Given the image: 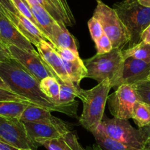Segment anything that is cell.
Returning a JSON list of instances; mask_svg holds the SVG:
<instances>
[{
	"instance_id": "1",
	"label": "cell",
	"mask_w": 150,
	"mask_h": 150,
	"mask_svg": "<svg viewBox=\"0 0 150 150\" xmlns=\"http://www.w3.org/2000/svg\"><path fill=\"white\" fill-rule=\"evenodd\" d=\"M0 77L11 91L27 99L33 105L77 117V101L69 104L54 102L41 91L39 82L13 58L0 63Z\"/></svg>"
},
{
	"instance_id": "2",
	"label": "cell",
	"mask_w": 150,
	"mask_h": 150,
	"mask_svg": "<svg viewBox=\"0 0 150 150\" xmlns=\"http://www.w3.org/2000/svg\"><path fill=\"white\" fill-rule=\"evenodd\" d=\"M111 88L110 82L105 80L93 88L89 90L80 88L78 91L77 97L81 99L83 104L80 123L91 132L96 129L102 122L108 93Z\"/></svg>"
},
{
	"instance_id": "3",
	"label": "cell",
	"mask_w": 150,
	"mask_h": 150,
	"mask_svg": "<svg viewBox=\"0 0 150 150\" xmlns=\"http://www.w3.org/2000/svg\"><path fill=\"white\" fill-rule=\"evenodd\" d=\"M125 58L122 50L112 49L105 54H96L93 57L83 60L87 69L88 78L93 79L98 83L108 80L111 87L117 88L122 76Z\"/></svg>"
},
{
	"instance_id": "4",
	"label": "cell",
	"mask_w": 150,
	"mask_h": 150,
	"mask_svg": "<svg viewBox=\"0 0 150 150\" xmlns=\"http://www.w3.org/2000/svg\"><path fill=\"white\" fill-rule=\"evenodd\" d=\"M113 9L130 34L129 47L141 41V34L150 24V8L143 6L138 0H124L113 5Z\"/></svg>"
},
{
	"instance_id": "5",
	"label": "cell",
	"mask_w": 150,
	"mask_h": 150,
	"mask_svg": "<svg viewBox=\"0 0 150 150\" xmlns=\"http://www.w3.org/2000/svg\"><path fill=\"white\" fill-rule=\"evenodd\" d=\"M93 16L101 23L104 33L112 43V48L123 50L130 41V34L115 10L100 1L97 2Z\"/></svg>"
},
{
	"instance_id": "6",
	"label": "cell",
	"mask_w": 150,
	"mask_h": 150,
	"mask_svg": "<svg viewBox=\"0 0 150 150\" xmlns=\"http://www.w3.org/2000/svg\"><path fill=\"white\" fill-rule=\"evenodd\" d=\"M99 127L108 136L140 150H145L142 135L135 129L128 119H108L105 116Z\"/></svg>"
},
{
	"instance_id": "7",
	"label": "cell",
	"mask_w": 150,
	"mask_h": 150,
	"mask_svg": "<svg viewBox=\"0 0 150 150\" xmlns=\"http://www.w3.org/2000/svg\"><path fill=\"white\" fill-rule=\"evenodd\" d=\"M0 141L17 149L37 150L40 146L28 136L24 124L18 118L0 116Z\"/></svg>"
},
{
	"instance_id": "8",
	"label": "cell",
	"mask_w": 150,
	"mask_h": 150,
	"mask_svg": "<svg viewBox=\"0 0 150 150\" xmlns=\"http://www.w3.org/2000/svg\"><path fill=\"white\" fill-rule=\"evenodd\" d=\"M138 99L133 85L122 84L112 94L108 96V108L115 118L129 119L132 118L133 110Z\"/></svg>"
},
{
	"instance_id": "9",
	"label": "cell",
	"mask_w": 150,
	"mask_h": 150,
	"mask_svg": "<svg viewBox=\"0 0 150 150\" xmlns=\"http://www.w3.org/2000/svg\"><path fill=\"white\" fill-rule=\"evenodd\" d=\"M8 49L11 57L22 66L39 83L46 77H53L39 54L29 52L12 45L8 46Z\"/></svg>"
},
{
	"instance_id": "10",
	"label": "cell",
	"mask_w": 150,
	"mask_h": 150,
	"mask_svg": "<svg viewBox=\"0 0 150 150\" xmlns=\"http://www.w3.org/2000/svg\"><path fill=\"white\" fill-rule=\"evenodd\" d=\"M36 48L40 57L59 83L74 87L66 72L61 57L52 48L51 44L47 41H42L36 46Z\"/></svg>"
},
{
	"instance_id": "11",
	"label": "cell",
	"mask_w": 150,
	"mask_h": 150,
	"mask_svg": "<svg viewBox=\"0 0 150 150\" xmlns=\"http://www.w3.org/2000/svg\"><path fill=\"white\" fill-rule=\"evenodd\" d=\"M0 40L8 47L15 46L29 52L38 54L33 44L27 40L15 24L5 16L0 8Z\"/></svg>"
},
{
	"instance_id": "12",
	"label": "cell",
	"mask_w": 150,
	"mask_h": 150,
	"mask_svg": "<svg viewBox=\"0 0 150 150\" xmlns=\"http://www.w3.org/2000/svg\"><path fill=\"white\" fill-rule=\"evenodd\" d=\"M24 124L28 136L38 144L41 141L57 138L70 131L68 125H57L41 122H24Z\"/></svg>"
},
{
	"instance_id": "13",
	"label": "cell",
	"mask_w": 150,
	"mask_h": 150,
	"mask_svg": "<svg viewBox=\"0 0 150 150\" xmlns=\"http://www.w3.org/2000/svg\"><path fill=\"white\" fill-rule=\"evenodd\" d=\"M150 74V63L133 57H127L124 61L119 86L122 84L132 85L147 80Z\"/></svg>"
},
{
	"instance_id": "14",
	"label": "cell",
	"mask_w": 150,
	"mask_h": 150,
	"mask_svg": "<svg viewBox=\"0 0 150 150\" xmlns=\"http://www.w3.org/2000/svg\"><path fill=\"white\" fill-rule=\"evenodd\" d=\"M0 8L5 16L15 24L21 34L29 40L33 45L36 47L41 41H47V38L42 31L30 20L21 15L19 12L14 14L4 9L2 6H0Z\"/></svg>"
},
{
	"instance_id": "15",
	"label": "cell",
	"mask_w": 150,
	"mask_h": 150,
	"mask_svg": "<svg viewBox=\"0 0 150 150\" xmlns=\"http://www.w3.org/2000/svg\"><path fill=\"white\" fill-rule=\"evenodd\" d=\"M62 27H73L76 24L74 16L67 0H37Z\"/></svg>"
},
{
	"instance_id": "16",
	"label": "cell",
	"mask_w": 150,
	"mask_h": 150,
	"mask_svg": "<svg viewBox=\"0 0 150 150\" xmlns=\"http://www.w3.org/2000/svg\"><path fill=\"white\" fill-rule=\"evenodd\" d=\"M20 120L24 122H41L57 125H67L64 121L52 115L51 111L42 108L30 105L24 110Z\"/></svg>"
},
{
	"instance_id": "17",
	"label": "cell",
	"mask_w": 150,
	"mask_h": 150,
	"mask_svg": "<svg viewBox=\"0 0 150 150\" xmlns=\"http://www.w3.org/2000/svg\"><path fill=\"white\" fill-rule=\"evenodd\" d=\"M28 6L31 10L32 13L34 16L38 24L41 27V30L47 38V41L52 44V27L55 22L53 17L47 12L45 8L38 3L37 0H25Z\"/></svg>"
},
{
	"instance_id": "18",
	"label": "cell",
	"mask_w": 150,
	"mask_h": 150,
	"mask_svg": "<svg viewBox=\"0 0 150 150\" xmlns=\"http://www.w3.org/2000/svg\"><path fill=\"white\" fill-rule=\"evenodd\" d=\"M48 150H86L80 144L76 132L69 131L61 136L39 142Z\"/></svg>"
},
{
	"instance_id": "19",
	"label": "cell",
	"mask_w": 150,
	"mask_h": 150,
	"mask_svg": "<svg viewBox=\"0 0 150 150\" xmlns=\"http://www.w3.org/2000/svg\"><path fill=\"white\" fill-rule=\"evenodd\" d=\"M52 45L62 49H69L75 52H78L77 41L74 36L68 31L67 28H62L57 21L52 27Z\"/></svg>"
},
{
	"instance_id": "20",
	"label": "cell",
	"mask_w": 150,
	"mask_h": 150,
	"mask_svg": "<svg viewBox=\"0 0 150 150\" xmlns=\"http://www.w3.org/2000/svg\"><path fill=\"white\" fill-rule=\"evenodd\" d=\"M63 62L71 81L76 88L80 90L81 88L80 86V82L87 76V69L83 60L78 57L74 60H63Z\"/></svg>"
},
{
	"instance_id": "21",
	"label": "cell",
	"mask_w": 150,
	"mask_h": 150,
	"mask_svg": "<svg viewBox=\"0 0 150 150\" xmlns=\"http://www.w3.org/2000/svg\"><path fill=\"white\" fill-rule=\"evenodd\" d=\"M91 133L94 136L96 144L102 150H140L110 138L103 132L99 126L92 131Z\"/></svg>"
},
{
	"instance_id": "22",
	"label": "cell",
	"mask_w": 150,
	"mask_h": 150,
	"mask_svg": "<svg viewBox=\"0 0 150 150\" xmlns=\"http://www.w3.org/2000/svg\"><path fill=\"white\" fill-rule=\"evenodd\" d=\"M30 104L13 101L0 100V116L18 118L20 119L21 114Z\"/></svg>"
},
{
	"instance_id": "23",
	"label": "cell",
	"mask_w": 150,
	"mask_h": 150,
	"mask_svg": "<svg viewBox=\"0 0 150 150\" xmlns=\"http://www.w3.org/2000/svg\"><path fill=\"white\" fill-rule=\"evenodd\" d=\"M122 54L125 59L127 57H133L146 63H150V44L141 41L131 48L122 50Z\"/></svg>"
},
{
	"instance_id": "24",
	"label": "cell",
	"mask_w": 150,
	"mask_h": 150,
	"mask_svg": "<svg viewBox=\"0 0 150 150\" xmlns=\"http://www.w3.org/2000/svg\"><path fill=\"white\" fill-rule=\"evenodd\" d=\"M132 119L138 128L150 124V105L138 100L135 103L133 110Z\"/></svg>"
},
{
	"instance_id": "25",
	"label": "cell",
	"mask_w": 150,
	"mask_h": 150,
	"mask_svg": "<svg viewBox=\"0 0 150 150\" xmlns=\"http://www.w3.org/2000/svg\"><path fill=\"white\" fill-rule=\"evenodd\" d=\"M41 91L56 103H59L60 83L53 77H47L40 82Z\"/></svg>"
},
{
	"instance_id": "26",
	"label": "cell",
	"mask_w": 150,
	"mask_h": 150,
	"mask_svg": "<svg viewBox=\"0 0 150 150\" xmlns=\"http://www.w3.org/2000/svg\"><path fill=\"white\" fill-rule=\"evenodd\" d=\"M79 91L74 87L60 83L59 103L69 104L74 102L75 97H77Z\"/></svg>"
},
{
	"instance_id": "27",
	"label": "cell",
	"mask_w": 150,
	"mask_h": 150,
	"mask_svg": "<svg viewBox=\"0 0 150 150\" xmlns=\"http://www.w3.org/2000/svg\"><path fill=\"white\" fill-rule=\"evenodd\" d=\"M132 85L135 88L138 99L150 105V81L145 80Z\"/></svg>"
},
{
	"instance_id": "28",
	"label": "cell",
	"mask_w": 150,
	"mask_h": 150,
	"mask_svg": "<svg viewBox=\"0 0 150 150\" xmlns=\"http://www.w3.org/2000/svg\"><path fill=\"white\" fill-rule=\"evenodd\" d=\"M11 2H12L13 5L14 7L16 8V9L21 15H23L24 17H26V18H28L29 20H30L33 24H35V25L41 30V27L39 26V24H38L37 21H36L35 18L34 16L32 13L30 7L28 6V4L27 3V2H26L25 0H11ZM41 31H42V30H41Z\"/></svg>"
},
{
	"instance_id": "29",
	"label": "cell",
	"mask_w": 150,
	"mask_h": 150,
	"mask_svg": "<svg viewBox=\"0 0 150 150\" xmlns=\"http://www.w3.org/2000/svg\"><path fill=\"white\" fill-rule=\"evenodd\" d=\"M95 47L96 50V54H102L108 53L112 50V45L109 38L104 33L99 39L95 41Z\"/></svg>"
},
{
	"instance_id": "30",
	"label": "cell",
	"mask_w": 150,
	"mask_h": 150,
	"mask_svg": "<svg viewBox=\"0 0 150 150\" xmlns=\"http://www.w3.org/2000/svg\"><path fill=\"white\" fill-rule=\"evenodd\" d=\"M89 31H90L91 36L93 41H96L98 40L102 35L104 34L103 29H102V24L99 22V20L95 17L92 16V18L88 22Z\"/></svg>"
},
{
	"instance_id": "31",
	"label": "cell",
	"mask_w": 150,
	"mask_h": 150,
	"mask_svg": "<svg viewBox=\"0 0 150 150\" xmlns=\"http://www.w3.org/2000/svg\"><path fill=\"white\" fill-rule=\"evenodd\" d=\"M0 100L1 101H13V102H21L32 105L27 99H24L22 96L16 94L12 91L0 88Z\"/></svg>"
},
{
	"instance_id": "32",
	"label": "cell",
	"mask_w": 150,
	"mask_h": 150,
	"mask_svg": "<svg viewBox=\"0 0 150 150\" xmlns=\"http://www.w3.org/2000/svg\"><path fill=\"white\" fill-rule=\"evenodd\" d=\"M52 47L55 50L56 52L59 54V56L61 57V59L63 60L71 61V60H74L78 58V57H80L78 52H75L74 50H69V49L58 48V47H54L52 45Z\"/></svg>"
},
{
	"instance_id": "33",
	"label": "cell",
	"mask_w": 150,
	"mask_h": 150,
	"mask_svg": "<svg viewBox=\"0 0 150 150\" xmlns=\"http://www.w3.org/2000/svg\"><path fill=\"white\" fill-rule=\"evenodd\" d=\"M142 135L145 150H150V124L143 127L138 128Z\"/></svg>"
},
{
	"instance_id": "34",
	"label": "cell",
	"mask_w": 150,
	"mask_h": 150,
	"mask_svg": "<svg viewBox=\"0 0 150 150\" xmlns=\"http://www.w3.org/2000/svg\"><path fill=\"white\" fill-rule=\"evenodd\" d=\"M11 54L9 52L8 47L0 40V61L4 62L11 59Z\"/></svg>"
},
{
	"instance_id": "35",
	"label": "cell",
	"mask_w": 150,
	"mask_h": 150,
	"mask_svg": "<svg viewBox=\"0 0 150 150\" xmlns=\"http://www.w3.org/2000/svg\"><path fill=\"white\" fill-rule=\"evenodd\" d=\"M0 6H2L4 9L7 10L12 13L16 14L18 12L13 5L11 0H0Z\"/></svg>"
},
{
	"instance_id": "36",
	"label": "cell",
	"mask_w": 150,
	"mask_h": 150,
	"mask_svg": "<svg viewBox=\"0 0 150 150\" xmlns=\"http://www.w3.org/2000/svg\"><path fill=\"white\" fill-rule=\"evenodd\" d=\"M141 41L150 44V24L144 30L141 34Z\"/></svg>"
},
{
	"instance_id": "37",
	"label": "cell",
	"mask_w": 150,
	"mask_h": 150,
	"mask_svg": "<svg viewBox=\"0 0 150 150\" xmlns=\"http://www.w3.org/2000/svg\"><path fill=\"white\" fill-rule=\"evenodd\" d=\"M18 149L12 146L3 141H0V150H18Z\"/></svg>"
},
{
	"instance_id": "38",
	"label": "cell",
	"mask_w": 150,
	"mask_h": 150,
	"mask_svg": "<svg viewBox=\"0 0 150 150\" xmlns=\"http://www.w3.org/2000/svg\"><path fill=\"white\" fill-rule=\"evenodd\" d=\"M0 88L5 89V90H7V91H11L10 90L9 87H8V86H7L6 83H5V81H4V80H2V77H0Z\"/></svg>"
},
{
	"instance_id": "39",
	"label": "cell",
	"mask_w": 150,
	"mask_h": 150,
	"mask_svg": "<svg viewBox=\"0 0 150 150\" xmlns=\"http://www.w3.org/2000/svg\"><path fill=\"white\" fill-rule=\"evenodd\" d=\"M138 1L143 6L150 8V0H138Z\"/></svg>"
},
{
	"instance_id": "40",
	"label": "cell",
	"mask_w": 150,
	"mask_h": 150,
	"mask_svg": "<svg viewBox=\"0 0 150 150\" xmlns=\"http://www.w3.org/2000/svg\"><path fill=\"white\" fill-rule=\"evenodd\" d=\"M86 150H102V149L100 148V147L99 146L97 145V144H93V146H88L87 147V148L86 149Z\"/></svg>"
},
{
	"instance_id": "41",
	"label": "cell",
	"mask_w": 150,
	"mask_h": 150,
	"mask_svg": "<svg viewBox=\"0 0 150 150\" xmlns=\"http://www.w3.org/2000/svg\"><path fill=\"white\" fill-rule=\"evenodd\" d=\"M18 150H32L30 149H18Z\"/></svg>"
},
{
	"instance_id": "42",
	"label": "cell",
	"mask_w": 150,
	"mask_h": 150,
	"mask_svg": "<svg viewBox=\"0 0 150 150\" xmlns=\"http://www.w3.org/2000/svg\"><path fill=\"white\" fill-rule=\"evenodd\" d=\"M147 80L150 81V74H149V76H148V78H147Z\"/></svg>"
},
{
	"instance_id": "43",
	"label": "cell",
	"mask_w": 150,
	"mask_h": 150,
	"mask_svg": "<svg viewBox=\"0 0 150 150\" xmlns=\"http://www.w3.org/2000/svg\"><path fill=\"white\" fill-rule=\"evenodd\" d=\"M96 2H100L101 0H96Z\"/></svg>"
},
{
	"instance_id": "44",
	"label": "cell",
	"mask_w": 150,
	"mask_h": 150,
	"mask_svg": "<svg viewBox=\"0 0 150 150\" xmlns=\"http://www.w3.org/2000/svg\"><path fill=\"white\" fill-rule=\"evenodd\" d=\"M0 63H2V62H1V61H0Z\"/></svg>"
}]
</instances>
